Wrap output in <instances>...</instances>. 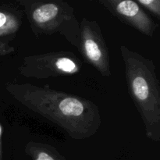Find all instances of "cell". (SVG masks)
Wrapping results in <instances>:
<instances>
[{
	"label": "cell",
	"instance_id": "obj_4",
	"mask_svg": "<svg viewBox=\"0 0 160 160\" xmlns=\"http://www.w3.org/2000/svg\"><path fill=\"white\" fill-rule=\"evenodd\" d=\"M81 67V62L73 53L52 52L25 56L17 70L25 78L45 79L76 74Z\"/></svg>",
	"mask_w": 160,
	"mask_h": 160
},
{
	"label": "cell",
	"instance_id": "obj_3",
	"mask_svg": "<svg viewBox=\"0 0 160 160\" xmlns=\"http://www.w3.org/2000/svg\"><path fill=\"white\" fill-rule=\"evenodd\" d=\"M30 27L34 35L59 34L78 48L80 22L73 6L61 0H20Z\"/></svg>",
	"mask_w": 160,
	"mask_h": 160
},
{
	"label": "cell",
	"instance_id": "obj_10",
	"mask_svg": "<svg viewBox=\"0 0 160 160\" xmlns=\"http://www.w3.org/2000/svg\"><path fill=\"white\" fill-rule=\"evenodd\" d=\"M1 138H2V128H1V125H0V160H2V152Z\"/></svg>",
	"mask_w": 160,
	"mask_h": 160
},
{
	"label": "cell",
	"instance_id": "obj_6",
	"mask_svg": "<svg viewBox=\"0 0 160 160\" xmlns=\"http://www.w3.org/2000/svg\"><path fill=\"white\" fill-rule=\"evenodd\" d=\"M99 3L114 17L135 28L145 35L152 38L158 28L151 17L137 2L133 0H101Z\"/></svg>",
	"mask_w": 160,
	"mask_h": 160
},
{
	"label": "cell",
	"instance_id": "obj_9",
	"mask_svg": "<svg viewBox=\"0 0 160 160\" xmlns=\"http://www.w3.org/2000/svg\"><path fill=\"white\" fill-rule=\"evenodd\" d=\"M138 4L154 14L158 19L160 18V0H138Z\"/></svg>",
	"mask_w": 160,
	"mask_h": 160
},
{
	"label": "cell",
	"instance_id": "obj_1",
	"mask_svg": "<svg viewBox=\"0 0 160 160\" xmlns=\"http://www.w3.org/2000/svg\"><path fill=\"white\" fill-rule=\"evenodd\" d=\"M6 89L22 106L60 127L72 138H89L99 129L101 115L93 102L48 85L13 82L6 84Z\"/></svg>",
	"mask_w": 160,
	"mask_h": 160
},
{
	"label": "cell",
	"instance_id": "obj_5",
	"mask_svg": "<svg viewBox=\"0 0 160 160\" xmlns=\"http://www.w3.org/2000/svg\"><path fill=\"white\" fill-rule=\"evenodd\" d=\"M78 48L86 61L102 76L109 77L112 74L109 48L96 21L83 18L80 22Z\"/></svg>",
	"mask_w": 160,
	"mask_h": 160
},
{
	"label": "cell",
	"instance_id": "obj_8",
	"mask_svg": "<svg viewBox=\"0 0 160 160\" xmlns=\"http://www.w3.org/2000/svg\"><path fill=\"white\" fill-rule=\"evenodd\" d=\"M21 26V17L16 10H0V37L16 34Z\"/></svg>",
	"mask_w": 160,
	"mask_h": 160
},
{
	"label": "cell",
	"instance_id": "obj_2",
	"mask_svg": "<svg viewBox=\"0 0 160 160\" xmlns=\"http://www.w3.org/2000/svg\"><path fill=\"white\" fill-rule=\"evenodd\" d=\"M129 95L141 116L146 137L160 141V83L153 61L120 45Z\"/></svg>",
	"mask_w": 160,
	"mask_h": 160
},
{
	"label": "cell",
	"instance_id": "obj_7",
	"mask_svg": "<svg viewBox=\"0 0 160 160\" xmlns=\"http://www.w3.org/2000/svg\"><path fill=\"white\" fill-rule=\"evenodd\" d=\"M25 153L32 160H67L52 146L38 142H28L25 146Z\"/></svg>",
	"mask_w": 160,
	"mask_h": 160
}]
</instances>
